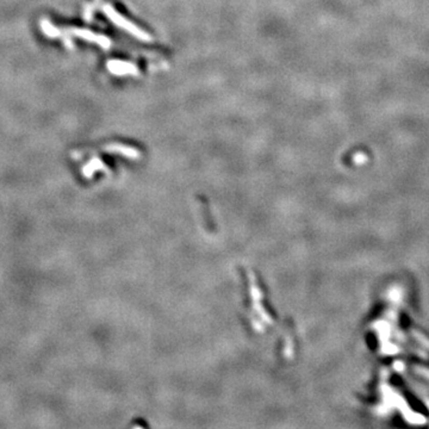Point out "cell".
<instances>
[{
    "label": "cell",
    "mask_w": 429,
    "mask_h": 429,
    "mask_svg": "<svg viewBox=\"0 0 429 429\" xmlns=\"http://www.w3.org/2000/svg\"><path fill=\"white\" fill-rule=\"evenodd\" d=\"M105 12H106L109 18H110V19L114 22L116 25H118V27L124 29V30L130 32L132 35L136 36L137 38L143 39V41H149V38H151V37H149V35L147 34V32L141 30L139 27H136V25L132 23V22L126 20L124 17H122L121 14H119L116 10L112 9V7H110V6L105 7Z\"/></svg>",
    "instance_id": "6da1fadb"
},
{
    "label": "cell",
    "mask_w": 429,
    "mask_h": 429,
    "mask_svg": "<svg viewBox=\"0 0 429 429\" xmlns=\"http://www.w3.org/2000/svg\"><path fill=\"white\" fill-rule=\"evenodd\" d=\"M109 68H110L112 73H116V74L119 75L134 74L136 72L135 66L126 62H121V61H112V62L109 63Z\"/></svg>",
    "instance_id": "7a4b0ae2"
}]
</instances>
